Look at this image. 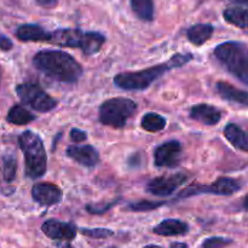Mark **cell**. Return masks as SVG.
Wrapping results in <instances>:
<instances>
[{
    "label": "cell",
    "instance_id": "cell-1",
    "mask_svg": "<svg viewBox=\"0 0 248 248\" xmlns=\"http://www.w3.org/2000/svg\"><path fill=\"white\" fill-rule=\"evenodd\" d=\"M33 65L46 77L75 84L82 75V67L73 56L61 50H41L33 57Z\"/></svg>",
    "mask_w": 248,
    "mask_h": 248
},
{
    "label": "cell",
    "instance_id": "cell-2",
    "mask_svg": "<svg viewBox=\"0 0 248 248\" xmlns=\"http://www.w3.org/2000/svg\"><path fill=\"white\" fill-rule=\"evenodd\" d=\"M193 58L194 56L191 53H174L169 61L154 65V67L138 70V72L119 73L114 78V84L116 87L125 91H143V90H147L159 78H161L165 73L174 68L183 67Z\"/></svg>",
    "mask_w": 248,
    "mask_h": 248
},
{
    "label": "cell",
    "instance_id": "cell-3",
    "mask_svg": "<svg viewBox=\"0 0 248 248\" xmlns=\"http://www.w3.org/2000/svg\"><path fill=\"white\" fill-rule=\"evenodd\" d=\"M46 43L61 47L79 48L86 56L99 52L106 43V35L99 31H84L79 28H58L48 31Z\"/></svg>",
    "mask_w": 248,
    "mask_h": 248
},
{
    "label": "cell",
    "instance_id": "cell-4",
    "mask_svg": "<svg viewBox=\"0 0 248 248\" xmlns=\"http://www.w3.org/2000/svg\"><path fill=\"white\" fill-rule=\"evenodd\" d=\"M216 60L242 84L248 85V46L241 41H225L216 46Z\"/></svg>",
    "mask_w": 248,
    "mask_h": 248
},
{
    "label": "cell",
    "instance_id": "cell-5",
    "mask_svg": "<svg viewBox=\"0 0 248 248\" xmlns=\"http://www.w3.org/2000/svg\"><path fill=\"white\" fill-rule=\"evenodd\" d=\"M18 144L24 155L26 176L31 179H38L45 174L47 157L43 140L33 131H24L18 137Z\"/></svg>",
    "mask_w": 248,
    "mask_h": 248
},
{
    "label": "cell",
    "instance_id": "cell-6",
    "mask_svg": "<svg viewBox=\"0 0 248 248\" xmlns=\"http://www.w3.org/2000/svg\"><path fill=\"white\" fill-rule=\"evenodd\" d=\"M137 110V103L130 98L115 97L104 101L99 107V121L113 128H121Z\"/></svg>",
    "mask_w": 248,
    "mask_h": 248
},
{
    "label": "cell",
    "instance_id": "cell-7",
    "mask_svg": "<svg viewBox=\"0 0 248 248\" xmlns=\"http://www.w3.org/2000/svg\"><path fill=\"white\" fill-rule=\"evenodd\" d=\"M17 96L26 106L31 107L39 113H47L57 107V102L48 93H46L40 85L34 82H24L17 85Z\"/></svg>",
    "mask_w": 248,
    "mask_h": 248
},
{
    "label": "cell",
    "instance_id": "cell-8",
    "mask_svg": "<svg viewBox=\"0 0 248 248\" xmlns=\"http://www.w3.org/2000/svg\"><path fill=\"white\" fill-rule=\"evenodd\" d=\"M188 181L186 173H174L170 176H161L152 179L147 184V191L155 196H170Z\"/></svg>",
    "mask_w": 248,
    "mask_h": 248
},
{
    "label": "cell",
    "instance_id": "cell-9",
    "mask_svg": "<svg viewBox=\"0 0 248 248\" xmlns=\"http://www.w3.org/2000/svg\"><path fill=\"white\" fill-rule=\"evenodd\" d=\"M182 153L183 148L178 140H172L162 143L156 147L154 152L155 166L167 167V169L178 166L182 159Z\"/></svg>",
    "mask_w": 248,
    "mask_h": 248
},
{
    "label": "cell",
    "instance_id": "cell-10",
    "mask_svg": "<svg viewBox=\"0 0 248 248\" xmlns=\"http://www.w3.org/2000/svg\"><path fill=\"white\" fill-rule=\"evenodd\" d=\"M41 232L51 240L60 242L72 241L77 236V225L58 219H47L41 225Z\"/></svg>",
    "mask_w": 248,
    "mask_h": 248
},
{
    "label": "cell",
    "instance_id": "cell-11",
    "mask_svg": "<svg viewBox=\"0 0 248 248\" xmlns=\"http://www.w3.org/2000/svg\"><path fill=\"white\" fill-rule=\"evenodd\" d=\"M31 198L39 205L50 207L62 201V189L52 183H36L31 188Z\"/></svg>",
    "mask_w": 248,
    "mask_h": 248
},
{
    "label": "cell",
    "instance_id": "cell-12",
    "mask_svg": "<svg viewBox=\"0 0 248 248\" xmlns=\"http://www.w3.org/2000/svg\"><path fill=\"white\" fill-rule=\"evenodd\" d=\"M65 154L68 157L74 160L75 162H78L81 166L89 167V169H92L99 162L98 152L92 145L89 144L69 145L65 150Z\"/></svg>",
    "mask_w": 248,
    "mask_h": 248
},
{
    "label": "cell",
    "instance_id": "cell-13",
    "mask_svg": "<svg viewBox=\"0 0 248 248\" xmlns=\"http://www.w3.org/2000/svg\"><path fill=\"white\" fill-rule=\"evenodd\" d=\"M189 116L194 121H198V123L203 124V125L213 126L217 125L220 121L222 111L218 108H216V107L210 106L207 103H200L196 104V106H194L190 109Z\"/></svg>",
    "mask_w": 248,
    "mask_h": 248
},
{
    "label": "cell",
    "instance_id": "cell-14",
    "mask_svg": "<svg viewBox=\"0 0 248 248\" xmlns=\"http://www.w3.org/2000/svg\"><path fill=\"white\" fill-rule=\"evenodd\" d=\"M189 225L186 222L179 219H165L159 224L153 228V232L159 236L171 237V236H182L188 234Z\"/></svg>",
    "mask_w": 248,
    "mask_h": 248
},
{
    "label": "cell",
    "instance_id": "cell-15",
    "mask_svg": "<svg viewBox=\"0 0 248 248\" xmlns=\"http://www.w3.org/2000/svg\"><path fill=\"white\" fill-rule=\"evenodd\" d=\"M216 90L218 94L223 99L232 103L242 104V106H248V92L240 90L237 87L232 86L227 81H218L216 84Z\"/></svg>",
    "mask_w": 248,
    "mask_h": 248
},
{
    "label": "cell",
    "instance_id": "cell-16",
    "mask_svg": "<svg viewBox=\"0 0 248 248\" xmlns=\"http://www.w3.org/2000/svg\"><path fill=\"white\" fill-rule=\"evenodd\" d=\"M47 31L39 24H22L16 29V36L21 41H33V43H46Z\"/></svg>",
    "mask_w": 248,
    "mask_h": 248
},
{
    "label": "cell",
    "instance_id": "cell-17",
    "mask_svg": "<svg viewBox=\"0 0 248 248\" xmlns=\"http://www.w3.org/2000/svg\"><path fill=\"white\" fill-rule=\"evenodd\" d=\"M224 136L236 149L248 153V132L236 124H228L224 128Z\"/></svg>",
    "mask_w": 248,
    "mask_h": 248
},
{
    "label": "cell",
    "instance_id": "cell-18",
    "mask_svg": "<svg viewBox=\"0 0 248 248\" xmlns=\"http://www.w3.org/2000/svg\"><path fill=\"white\" fill-rule=\"evenodd\" d=\"M215 31V27L207 23H198L186 29V36L191 44L201 46L207 43Z\"/></svg>",
    "mask_w": 248,
    "mask_h": 248
},
{
    "label": "cell",
    "instance_id": "cell-19",
    "mask_svg": "<svg viewBox=\"0 0 248 248\" xmlns=\"http://www.w3.org/2000/svg\"><path fill=\"white\" fill-rule=\"evenodd\" d=\"M228 23L248 31V10L240 6H230L223 12Z\"/></svg>",
    "mask_w": 248,
    "mask_h": 248
},
{
    "label": "cell",
    "instance_id": "cell-20",
    "mask_svg": "<svg viewBox=\"0 0 248 248\" xmlns=\"http://www.w3.org/2000/svg\"><path fill=\"white\" fill-rule=\"evenodd\" d=\"M241 189V184L230 177H219L211 186V194L213 195H232Z\"/></svg>",
    "mask_w": 248,
    "mask_h": 248
},
{
    "label": "cell",
    "instance_id": "cell-21",
    "mask_svg": "<svg viewBox=\"0 0 248 248\" xmlns=\"http://www.w3.org/2000/svg\"><path fill=\"white\" fill-rule=\"evenodd\" d=\"M36 119V116L34 114H31L28 109L24 108L21 104H16V106L11 107V109L9 110L6 116V120L10 124H14V125L23 126L28 125L29 123L34 121Z\"/></svg>",
    "mask_w": 248,
    "mask_h": 248
},
{
    "label": "cell",
    "instance_id": "cell-22",
    "mask_svg": "<svg viewBox=\"0 0 248 248\" xmlns=\"http://www.w3.org/2000/svg\"><path fill=\"white\" fill-rule=\"evenodd\" d=\"M0 170L5 182L10 183L16 178L17 157L15 152H5L0 159Z\"/></svg>",
    "mask_w": 248,
    "mask_h": 248
},
{
    "label": "cell",
    "instance_id": "cell-23",
    "mask_svg": "<svg viewBox=\"0 0 248 248\" xmlns=\"http://www.w3.org/2000/svg\"><path fill=\"white\" fill-rule=\"evenodd\" d=\"M131 7L142 21L152 22L154 19V0H131Z\"/></svg>",
    "mask_w": 248,
    "mask_h": 248
},
{
    "label": "cell",
    "instance_id": "cell-24",
    "mask_svg": "<svg viewBox=\"0 0 248 248\" xmlns=\"http://www.w3.org/2000/svg\"><path fill=\"white\" fill-rule=\"evenodd\" d=\"M140 126L148 132L156 133L166 127V119L157 113H147L140 120Z\"/></svg>",
    "mask_w": 248,
    "mask_h": 248
},
{
    "label": "cell",
    "instance_id": "cell-25",
    "mask_svg": "<svg viewBox=\"0 0 248 248\" xmlns=\"http://www.w3.org/2000/svg\"><path fill=\"white\" fill-rule=\"evenodd\" d=\"M166 203V201H150V200H140L137 202L128 203L126 206V210L132 211V212H149L156 208L161 207Z\"/></svg>",
    "mask_w": 248,
    "mask_h": 248
},
{
    "label": "cell",
    "instance_id": "cell-26",
    "mask_svg": "<svg viewBox=\"0 0 248 248\" xmlns=\"http://www.w3.org/2000/svg\"><path fill=\"white\" fill-rule=\"evenodd\" d=\"M80 232L85 236L91 237V239H108V237H111L114 235L113 230L106 229V228H93V229L81 228Z\"/></svg>",
    "mask_w": 248,
    "mask_h": 248
},
{
    "label": "cell",
    "instance_id": "cell-27",
    "mask_svg": "<svg viewBox=\"0 0 248 248\" xmlns=\"http://www.w3.org/2000/svg\"><path fill=\"white\" fill-rule=\"evenodd\" d=\"M119 201H120V198L115 199V200L108 201V202H103L101 203V205H99V203H97V205H86L85 210L89 213H91V215H103V213L111 210Z\"/></svg>",
    "mask_w": 248,
    "mask_h": 248
},
{
    "label": "cell",
    "instance_id": "cell-28",
    "mask_svg": "<svg viewBox=\"0 0 248 248\" xmlns=\"http://www.w3.org/2000/svg\"><path fill=\"white\" fill-rule=\"evenodd\" d=\"M232 239H228V237H222V236H212L206 239L202 242V248H225L232 244Z\"/></svg>",
    "mask_w": 248,
    "mask_h": 248
},
{
    "label": "cell",
    "instance_id": "cell-29",
    "mask_svg": "<svg viewBox=\"0 0 248 248\" xmlns=\"http://www.w3.org/2000/svg\"><path fill=\"white\" fill-rule=\"evenodd\" d=\"M70 140L74 143H81L87 140V133L80 128H72L70 131Z\"/></svg>",
    "mask_w": 248,
    "mask_h": 248
},
{
    "label": "cell",
    "instance_id": "cell-30",
    "mask_svg": "<svg viewBox=\"0 0 248 248\" xmlns=\"http://www.w3.org/2000/svg\"><path fill=\"white\" fill-rule=\"evenodd\" d=\"M12 46H14V44H12V41L7 36L0 35V50L9 51L11 50Z\"/></svg>",
    "mask_w": 248,
    "mask_h": 248
},
{
    "label": "cell",
    "instance_id": "cell-31",
    "mask_svg": "<svg viewBox=\"0 0 248 248\" xmlns=\"http://www.w3.org/2000/svg\"><path fill=\"white\" fill-rule=\"evenodd\" d=\"M36 4L44 7H55L57 5L58 0H35Z\"/></svg>",
    "mask_w": 248,
    "mask_h": 248
},
{
    "label": "cell",
    "instance_id": "cell-32",
    "mask_svg": "<svg viewBox=\"0 0 248 248\" xmlns=\"http://www.w3.org/2000/svg\"><path fill=\"white\" fill-rule=\"evenodd\" d=\"M171 248H188V245L184 242H173L171 244Z\"/></svg>",
    "mask_w": 248,
    "mask_h": 248
},
{
    "label": "cell",
    "instance_id": "cell-33",
    "mask_svg": "<svg viewBox=\"0 0 248 248\" xmlns=\"http://www.w3.org/2000/svg\"><path fill=\"white\" fill-rule=\"evenodd\" d=\"M55 248H74V247L70 246V245L67 244V242H61V244H58Z\"/></svg>",
    "mask_w": 248,
    "mask_h": 248
},
{
    "label": "cell",
    "instance_id": "cell-34",
    "mask_svg": "<svg viewBox=\"0 0 248 248\" xmlns=\"http://www.w3.org/2000/svg\"><path fill=\"white\" fill-rule=\"evenodd\" d=\"M229 1L235 2V4H241V5H246L248 6V0H229Z\"/></svg>",
    "mask_w": 248,
    "mask_h": 248
},
{
    "label": "cell",
    "instance_id": "cell-35",
    "mask_svg": "<svg viewBox=\"0 0 248 248\" xmlns=\"http://www.w3.org/2000/svg\"><path fill=\"white\" fill-rule=\"evenodd\" d=\"M242 206H244L245 210L248 211V195L245 196V199H244V203H242Z\"/></svg>",
    "mask_w": 248,
    "mask_h": 248
},
{
    "label": "cell",
    "instance_id": "cell-36",
    "mask_svg": "<svg viewBox=\"0 0 248 248\" xmlns=\"http://www.w3.org/2000/svg\"><path fill=\"white\" fill-rule=\"evenodd\" d=\"M144 248H164L161 246H157V245H147Z\"/></svg>",
    "mask_w": 248,
    "mask_h": 248
}]
</instances>
